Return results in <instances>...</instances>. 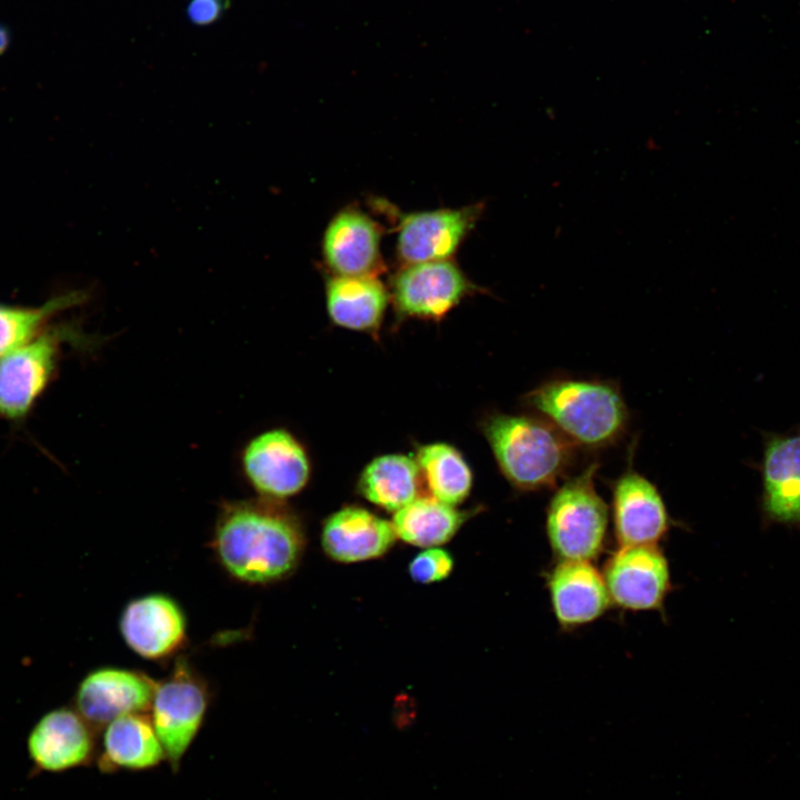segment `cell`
<instances>
[{
    "label": "cell",
    "instance_id": "cell-6",
    "mask_svg": "<svg viewBox=\"0 0 800 800\" xmlns=\"http://www.w3.org/2000/svg\"><path fill=\"white\" fill-rule=\"evenodd\" d=\"M602 573L611 603L626 611H660L672 589L669 561L657 544L618 546Z\"/></svg>",
    "mask_w": 800,
    "mask_h": 800
},
{
    "label": "cell",
    "instance_id": "cell-21",
    "mask_svg": "<svg viewBox=\"0 0 800 800\" xmlns=\"http://www.w3.org/2000/svg\"><path fill=\"white\" fill-rule=\"evenodd\" d=\"M421 480L414 459L391 453L367 464L359 478L358 489L371 503L396 512L419 497Z\"/></svg>",
    "mask_w": 800,
    "mask_h": 800
},
{
    "label": "cell",
    "instance_id": "cell-17",
    "mask_svg": "<svg viewBox=\"0 0 800 800\" xmlns=\"http://www.w3.org/2000/svg\"><path fill=\"white\" fill-rule=\"evenodd\" d=\"M469 210H437L407 216L401 223L398 251L412 264L446 260L473 223Z\"/></svg>",
    "mask_w": 800,
    "mask_h": 800
},
{
    "label": "cell",
    "instance_id": "cell-15",
    "mask_svg": "<svg viewBox=\"0 0 800 800\" xmlns=\"http://www.w3.org/2000/svg\"><path fill=\"white\" fill-rule=\"evenodd\" d=\"M396 540L392 522L357 506L332 513L321 531V544L327 556L344 563L380 558Z\"/></svg>",
    "mask_w": 800,
    "mask_h": 800
},
{
    "label": "cell",
    "instance_id": "cell-11",
    "mask_svg": "<svg viewBox=\"0 0 800 800\" xmlns=\"http://www.w3.org/2000/svg\"><path fill=\"white\" fill-rule=\"evenodd\" d=\"M393 301L404 316L441 319L470 291V283L450 261L412 263L393 280Z\"/></svg>",
    "mask_w": 800,
    "mask_h": 800
},
{
    "label": "cell",
    "instance_id": "cell-3",
    "mask_svg": "<svg viewBox=\"0 0 800 800\" xmlns=\"http://www.w3.org/2000/svg\"><path fill=\"white\" fill-rule=\"evenodd\" d=\"M481 429L500 471L520 491L556 488L576 461L577 447L537 413L496 412Z\"/></svg>",
    "mask_w": 800,
    "mask_h": 800
},
{
    "label": "cell",
    "instance_id": "cell-7",
    "mask_svg": "<svg viewBox=\"0 0 800 800\" xmlns=\"http://www.w3.org/2000/svg\"><path fill=\"white\" fill-rule=\"evenodd\" d=\"M630 462L610 486L614 538L618 546H659L674 521L658 487Z\"/></svg>",
    "mask_w": 800,
    "mask_h": 800
},
{
    "label": "cell",
    "instance_id": "cell-24",
    "mask_svg": "<svg viewBox=\"0 0 800 800\" xmlns=\"http://www.w3.org/2000/svg\"><path fill=\"white\" fill-rule=\"evenodd\" d=\"M86 299L79 290L54 296L37 307L0 303V358L38 336L61 311Z\"/></svg>",
    "mask_w": 800,
    "mask_h": 800
},
{
    "label": "cell",
    "instance_id": "cell-9",
    "mask_svg": "<svg viewBox=\"0 0 800 800\" xmlns=\"http://www.w3.org/2000/svg\"><path fill=\"white\" fill-rule=\"evenodd\" d=\"M207 703L203 686L183 669L156 686L151 721L174 771L202 724Z\"/></svg>",
    "mask_w": 800,
    "mask_h": 800
},
{
    "label": "cell",
    "instance_id": "cell-13",
    "mask_svg": "<svg viewBox=\"0 0 800 800\" xmlns=\"http://www.w3.org/2000/svg\"><path fill=\"white\" fill-rule=\"evenodd\" d=\"M156 686L133 671L104 668L89 673L76 696L78 713L92 730L151 707Z\"/></svg>",
    "mask_w": 800,
    "mask_h": 800
},
{
    "label": "cell",
    "instance_id": "cell-22",
    "mask_svg": "<svg viewBox=\"0 0 800 800\" xmlns=\"http://www.w3.org/2000/svg\"><path fill=\"white\" fill-rule=\"evenodd\" d=\"M468 513L433 496L417 497L394 512L392 526L397 538L417 547H438L458 532Z\"/></svg>",
    "mask_w": 800,
    "mask_h": 800
},
{
    "label": "cell",
    "instance_id": "cell-1",
    "mask_svg": "<svg viewBox=\"0 0 800 800\" xmlns=\"http://www.w3.org/2000/svg\"><path fill=\"white\" fill-rule=\"evenodd\" d=\"M213 542L230 574L242 581L266 583L292 572L304 541L297 519L268 499L224 506Z\"/></svg>",
    "mask_w": 800,
    "mask_h": 800
},
{
    "label": "cell",
    "instance_id": "cell-20",
    "mask_svg": "<svg viewBox=\"0 0 800 800\" xmlns=\"http://www.w3.org/2000/svg\"><path fill=\"white\" fill-rule=\"evenodd\" d=\"M387 292L372 276H337L327 284L331 320L347 329L373 332L387 307Z\"/></svg>",
    "mask_w": 800,
    "mask_h": 800
},
{
    "label": "cell",
    "instance_id": "cell-12",
    "mask_svg": "<svg viewBox=\"0 0 800 800\" xmlns=\"http://www.w3.org/2000/svg\"><path fill=\"white\" fill-rule=\"evenodd\" d=\"M32 773H58L91 763L93 730L76 711L59 708L42 716L28 737Z\"/></svg>",
    "mask_w": 800,
    "mask_h": 800
},
{
    "label": "cell",
    "instance_id": "cell-19",
    "mask_svg": "<svg viewBox=\"0 0 800 800\" xmlns=\"http://www.w3.org/2000/svg\"><path fill=\"white\" fill-rule=\"evenodd\" d=\"M164 758L152 721L142 713H130L106 727L98 766L109 773L120 769L142 770L158 766Z\"/></svg>",
    "mask_w": 800,
    "mask_h": 800
},
{
    "label": "cell",
    "instance_id": "cell-25",
    "mask_svg": "<svg viewBox=\"0 0 800 800\" xmlns=\"http://www.w3.org/2000/svg\"><path fill=\"white\" fill-rule=\"evenodd\" d=\"M453 570V558L444 549L427 548L418 553L409 564L410 577L419 583L438 582Z\"/></svg>",
    "mask_w": 800,
    "mask_h": 800
},
{
    "label": "cell",
    "instance_id": "cell-10",
    "mask_svg": "<svg viewBox=\"0 0 800 800\" xmlns=\"http://www.w3.org/2000/svg\"><path fill=\"white\" fill-rule=\"evenodd\" d=\"M546 586L554 619L564 631L593 623L612 604L603 573L592 561L556 560Z\"/></svg>",
    "mask_w": 800,
    "mask_h": 800
},
{
    "label": "cell",
    "instance_id": "cell-27",
    "mask_svg": "<svg viewBox=\"0 0 800 800\" xmlns=\"http://www.w3.org/2000/svg\"><path fill=\"white\" fill-rule=\"evenodd\" d=\"M10 32L9 29L0 23V56L3 54L10 46Z\"/></svg>",
    "mask_w": 800,
    "mask_h": 800
},
{
    "label": "cell",
    "instance_id": "cell-2",
    "mask_svg": "<svg viewBox=\"0 0 800 800\" xmlns=\"http://www.w3.org/2000/svg\"><path fill=\"white\" fill-rule=\"evenodd\" d=\"M523 401L577 448L588 451L617 444L629 428V409L613 381L558 377L537 386Z\"/></svg>",
    "mask_w": 800,
    "mask_h": 800
},
{
    "label": "cell",
    "instance_id": "cell-18",
    "mask_svg": "<svg viewBox=\"0 0 800 800\" xmlns=\"http://www.w3.org/2000/svg\"><path fill=\"white\" fill-rule=\"evenodd\" d=\"M379 230L367 216L340 212L326 230L324 259L338 276H371L379 261Z\"/></svg>",
    "mask_w": 800,
    "mask_h": 800
},
{
    "label": "cell",
    "instance_id": "cell-5",
    "mask_svg": "<svg viewBox=\"0 0 800 800\" xmlns=\"http://www.w3.org/2000/svg\"><path fill=\"white\" fill-rule=\"evenodd\" d=\"M94 339L73 323L47 326L38 336L0 358V418H27L51 382L61 348L71 343L90 348Z\"/></svg>",
    "mask_w": 800,
    "mask_h": 800
},
{
    "label": "cell",
    "instance_id": "cell-4",
    "mask_svg": "<svg viewBox=\"0 0 800 800\" xmlns=\"http://www.w3.org/2000/svg\"><path fill=\"white\" fill-rule=\"evenodd\" d=\"M598 461L558 484L546 509V536L556 560L594 561L604 550L609 508L596 488Z\"/></svg>",
    "mask_w": 800,
    "mask_h": 800
},
{
    "label": "cell",
    "instance_id": "cell-8",
    "mask_svg": "<svg viewBox=\"0 0 800 800\" xmlns=\"http://www.w3.org/2000/svg\"><path fill=\"white\" fill-rule=\"evenodd\" d=\"M242 468L250 484L271 500L297 494L310 477V461L304 448L283 429L254 437L243 450Z\"/></svg>",
    "mask_w": 800,
    "mask_h": 800
},
{
    "label": "cell",
    "instance_id": "cell-16",
    "mask_svg": "<svg viewBox=\"0 0 800 800\" xmlns=\"http://www.w3.org/2000/svg\"><path fill=\"white\" fill-rule=\"evenodd\" d=\"M762 481L764 518L772 523L800 526V434L768 441Z\"/></svg>",
    "mask_w": 800,
    "mask_h": 800
},
{
    "label": "cell",
    "instance_id": "cell-14",
    "mask_svg": "<svg viewBox=\"0 0 800 800\" xmlns=\"http://www.w3.org/2000/svg\"><path fill=\"white\" fill-rule=\"evenodd\" d=\"M127 644L138 654L159 659L172 653L186 637V619L169 597L149 594L131 601L120 619Z\"/></svg>",
    "mask_w": 800,
    "mask_h": 800
},
{
    "label": "cell",
    "instance_id": "cell-26",
    "mask_svg": "<svg viewBox=\"0 0 800 800\" xmlns=\"http://www.w3.org/2000/svg\"><path fill=\"white\" fill-rule=\"evenodd\" d=\"M230 4L231 0H190L187 17L196 26H209L219 20Z\"/></svg>",
    "mask_w": 800,
    "mask_h": 800
},
{
    "label": "cell",
    "instance_id": "cell-23",
    "mask_svg": "<svg viewBox=\"0 0 800 800\" xmlns=\"http://www.w3.org/2000/svg\"><path fill=\"white\" fill-rule=\"evenodd\" d=\"M431 496L451 506L461 503L472 488V472L461 453L448 443L419 448L416 459Z\"/></svg>",
    "mask_w": 800,
    "mask_h": 800
}]
</instances>
